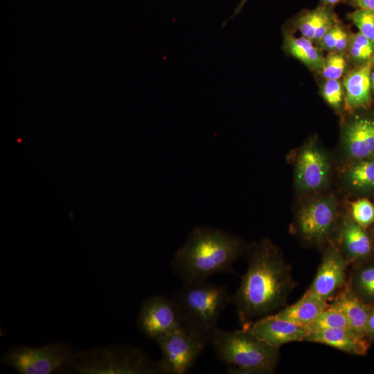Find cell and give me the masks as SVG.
<instances>
[{
	"label": "cell",
	"instance_id": "cell-1",
	"mask_svg": "<svg viewBox=\"0 0 374 374\" xmlns=\"http://www.w3.org/2000/svg\"><path fill=\"white\" fill-rule=\"evenodd\" d=\"M247 253V270L231 296L241 325L282 308L294 286L290 266L270 240L253 244Z\"/></svg>",
	"mask_w": 374,
	"mask_h": 374
},
{
	"label": "cell",
	"instance_id": "cell-2",
	"mask_svg": "<svg viewBox=\"0 0 374 374\" xmlns=\"http://www.w3.org/2000/svg\"><path fill=\"white\" fill-rule=\"evenodd\" d=\"M249 247L235 234L197 226L175 252L172 268L183 283L205 281L213 274L233 271L234 263Z\"/></svg>",
	"mask_w": 374,
	"mask_h": 374
},
{
	"label": "cell",
	"instance_id": "cell-3",
	"mask_svg": "<svg viewBox=\"0 0 374 374\" xmlns=\"http://www.w3.org/2000/svg\"><path fill=\"white\" fill-rule=\"evenodd\" d=\"M210 343L230 374L272 373L279 358V348L242 329L228 331L216 327Z\"/></svg>",
	"mask_w": 374,
	"mask_h": 374
},
{
	"label": "cell",
	"instance_id": "cell-4",
	"mask_svg": "<svg viewBox=\"0 0 374 374\" xmlns=\"http://www.w3.org/2000/svg\"><path fill=\"white\" fill-rule=\"evenodd\" d=\"M226 287L205 281L183 283L172 299L184 327L205 337L210 343L217 322L231 303Z\"/></svg>",
	"mask_w": 374,
	"mask_h": 374
},
{
	"label": "cell",
	"instance_id": "cell-5",
	"mask_svg": "<svg viewBox=\"0 0 374 374\" xmlns=\"http://www.w3.org/2000/svg\"><path fill=\"white\" fill-rule=\"evenodd\" d=\"M79 374H157V362L134 346H107L77 350L66 365Z\"/></svg>",
	"mask_w": 374,
	"mask_h": 374
},
{
	"label": "cell",
	"instance_id": "cell-6",
	"mask_svg": "<svg viewBox=\"0 0 374 374\" xmlns=\"http://www.w3.org/2000/svg\"><path fill=\"white\" fill-rule=\"evenodd\" d=\"M72 354V348L65 342L40 347L15 346L1 360L19 374H51L66 366Z\"/></svg>",
	"mask_w": 374,
	"mask_h": 374
},
{
	"label": "cell",
	"instance_id": "cell-7",
	"mask_svg": "<svg viewBox=\"0 0 374 374\" xmlns=\"http://www.w3.org/2000/svg\"><path fill=\"white\" fill-rule=\"evenodd\" d=\"M156 343L161 352V358L157 362L160 373L184 374L192 368L209 341L184 326L160 338Z\"/></svg>",
	"mask_w": 374,
	"mask_h": 374
},
{
	"label": "cell",
	"instance_id": "cell-8",
	"mask_svg": "<svg viewBox=\"0 0 374 374\" xmlns=\"http://www.w3.org/2000/svg\"><path fill=\"white\" fill-rule=\"evenodd\" d=\"M337 223L335 199L323 196L302 205L295 221L296 233L305 242L321 246L331 240Z\"/></svg>",
	"mask_w": 374,
	"mask_h": 374
},
{
	"label": "cell",
	"instance_id": "cell-9",
	"mask_svg": "<svg viewBox=\"0 0 374 374\" xmlns=\"http://www.w3.org/2000/svg\"><path fill=\"white\" fill-rule=\"evenodd\" d=\"M136 323L143 334L155 341L184 327L172 298L163 295L152 296L142 302Z\"/></svg>",
	"mask_w": 374,
	"mask_h": 374
},
{
	"label": "cell",
	"instance_id": "cell-10",
	"mask_svg": "<svg viewBox=\"0 0 374 374\" xmlns=\"http://www.w3.org/2000/svg\"><path fill=\"white\" fill-rule=\"evenodd\" d=\"M348 266L338 245L330 240L326 244L317 274L308 290L329 303L347 283Z\"/></svg>",
	"mask_w": 374,
	"mask_h": 374
},
{
	"label": "cell",
	"instance_id": "cell-11",
	"mask_svg": "<svg viewBox=\"0 0 374 374\" xmlns=\"http://www.w3.org/2000/svg\"><path fill=\"white\" fill-rule=\"evenodd\" d=\"M330 166L328 157L315 143H307L299 152L295 164V181L299 190L317 191L327 184Z\"/></svg>",
	"mask_w": 374,
	"mask_h": 374
},
{
	"label": "cell",
	"instance_id": "cell-12",
	"mask_svg": "<svg viewBox=\"0 0 374 374\" xmlns=\"http://www.w3.org/2000/svg\"><path fill=\"white\" fill-rule=\"evenodd\" d=\"M242 329L278 348L290 342L303 341L309 332L306 326L283 319L275 314L245 323L242 325Z\"/></svg>",
	"mask_w": 374,
	"mask_h": 374
},
{
	"label": "cell",
	"instance_id": "cell-13",
	"mask_svg": "<svg viewBox=\"0 0 374 374\" xmlns=\"http://www.w3.org/2000/svg\"><path fill=\"white\" fill-rule=\"evenodd\" d=\"M369 339L352 328H334L308 332L303 341L326 345L341 351L364 355L369 348Z\"/></svg>",
	"mask_w": 374,
	"mask_h": 374
},
{
	"label": "cell",
	"instance_id": "cell-14",
	"mask_svg": "<svg viewBox=\"0 0 374 374\" xmlns=\"http://www.w3.org/2000/svg\"><path fill=\"white\" fill-rule=\"evenodd\" d=\"M342 145L346 154L355 161L374 157V121L356 118L348 123Z\"/></svg>",
	"mask_w": 374,
	"mask_h": 374
},
{
	"label": "cell",
	"instance_id": "cell-15",
	"mask_svg": "<svg viewBox=\"0 0 374 374\" xmlns=\"http://www.w3.org/2000/svg\"><path fill=\"white\" fill-rule=\"evenodd\" d=\"M349 264L367 258L372 252L373 245L366 228L352 218L343 221L339 228V241L337 244Z\"/></svg>",
	"mask_w": 374,
	"mask_h": 374
},
{
	"label": "cell",
	"instance_id": "cell-16",
	"mask_svg": "<svg viewBox=\"0 0 374 374\" xmlns=\"http://www.w3.org/2000/svg\"><path fill=\"white\" fill-rule=\"evenodd\" d=\"M329 304L339 309L344 314L353 330L366 335L367 321L374 306L366 303L358 297L351 290L348 281Z\"/></svg>",
	"mask_w": 374,
	"mask_h": 374
},
{
	"label": "cell",
	"instance_id": "cell-17",
	"mask_svg": "<svg viewBox=\"0 0 374 374\" xmlns=\"http://www.w3.org/2000/svg\"><path fill=\"white\" fill-rule=\"evenodd\" d=\"M374 56L351 71L344 80L346 104L350 109L366 107L371 100V71Z\"/></svg>",
	"mask_w": 374,
	"mask_h": 374
},
{
	"label": "cell",
	"instance_id": "cell-18",
	"mask_svg": "<svg viewBox=\"0 0 374 374\" xmlns=\"http://www.w3.org/2000/svg\"><path fill=\"white\" fill-rule=\"evenodd\" d=\"M328 304V301L307 290L296 303L284 307L275 314L283 319L307 327Z\"/></svg>",
	"mask_w": 374,
	"mask_h": 374
},
{
	"label": "cell",
	"instance_id": "cell-19",
	"mask_svg": "<svg viewBox=\"0 0 374 374\" xmlns=\"http://www.w3.org/2000/svg\"><path fill=\"white\" fill-rule=\"evenodd\" d=\"M335 25L331 14L319 8L302 15L298 27L303 37L311 41H321L324 35Z\"/></svg>",
	"mask_w": 374,
	"mask_h": 374
},
{
	"label": "cell",
	"instance_id": "cell-20",
	"mask_svg": "<svg viewBox=\"0 0 374 374\" xmlns=\"http://www.w3.org/2000/svg\"><path fill=\"white\" fill-rule=\"evenodd\" d=\"M343 179L351 189L358 191L374 188V157L355 161L345 171Z\"/></svg>",
	"mask_w": 374,
	"mask_h": 374
},
{
	"label": "cell",
	"instance_id": "cell-21",
	"mask_svg": "<svg viewBox=\"0 0 374 374\" xmlns=\"http://www.w3.org/2000/svg\"><path fill=\"white\" fill-rule=\"evenodd\" d=\"M285 44L289 53L305 65L317 71H321L324 57L311 40L302 37L287 36Z\"/></svg>",
	"mask_w": 374,
	"mask_h": 374
},
{
	"label": "cell",
	"instance_id": "cell-22",
	"mask_svg": "<svg viewBox=\"0 0 374 374\" xmlns=\"http://www.w3.org/2000/svg\"><path fill=\"white\" fill-rule=\"evenodd\" d=\"M348 283L358 297L371 305L374 303V263L353 270Z\"/></svg>",
	"mask_w": 374,
	"mask_h": 374
},
{
	"label": "cell",
	"instance_id": "cell-23",
	"mask_svg": "<svg viewBox=\"0 0 374 374\" xmlns=\"http://www.w3.org/2000/svg\"><path fill=\"white\" fill-rule=\"evenodd\" d=\"M307 328L309 332L334 328H351L344 314L330 304Z\"/></svg>",
	"mask_w": 374,
	"mask_h": 374
},
{
	"label": "cell",
	"instance_id": "cell-24",
	"mask_svg": "<svg viewBox=\"0 0 374 374\" xmlns=\"http://www.w3.org/2000/svg\"><path fill=\"white\" fill-rule=\"evenodd\" d=\"M349 51L353 59L365 62L374 56V43L359 32L351 37Z\"/></svg>",
	"mask_w": 374,
	"mask_h": 374
},
{
	"label": "cell",
	"instance_id": "cell-25",
	"mask_svg": "<svg viewBox=\"0 0 374 374\" xmlns=\"http://www.w3.org/2000/svg\"><path fill=\"white\" fill-rule=\"evenodd\" d=\"M352 219L364 228L374 222V205L368 199L362 198L350 205Z\"/></svg>",
	"mask_w": 374,
	"mask_h": 374
},
{
	"label": "cell",
	"instance_id": "cell-26",
	"mask_svg": "<svg viewBox=\"0 0 374 374\" xmlns=\"http://www.w3.org/2000/svg\"><path fill=\"white\" fill-rule=\"evenodd\" d=\"M346 67V62L343 55L339 52L332 51L324 57L321 71L326 80H339L344 74Z\"/></svg>",
	"mask_w": 374,
	"mask_h": 374
},
{
	"label": "cell",
	"instance_id": "cell-27",
	"mask_svg": "<svg viewBox=\"0 0 374 374\" xmlns=\"http://www.w3.org/2000/svg\"><path fill=\"white\" fill-rule=\"evenodd\" d=\"M359 32L374 43V12L360 8L349 15Z\"/></svg>",
	"mask_w": 374,
	"mask_h": 374
},
{
	"label": "cell",
	"instance_id": "cell-28",
	"mask_svg": "<svg viewBox=\"0 0 374 374\" xmlns=\"http://www.w3.org/2000/svg\"><path fill=\"white\" fill-rule=\"evenodd\" d=\"M321 94L326 103L336 109L341 107L344 90L339 80H327L321 89Z\"/></svg>",
	"mask_w": 374,
	"mask_h": 374
},
{
	"label": "cell",
	"instance_id": "cell-29",
	"mask_svg": "<svg viewBox=\"0 0 374 374\" xmlns=\"http://www.w3.org/2000/svg\"><path fill=\"white\" fill-rule=\"evenodd\" d=\"M341 26L337 24L324 35L320 42L321 46L328 51H335V45Z\"/></svg>",
	"mask_w": 374,
	"mask_h": 374
},
{
	"label": "cell",
	"instance_id": "cell-30",
	"mask_svg": "<svg viewBox=\"0 0 374 374\" xmlns=\"http://www.w3.org/2000/svg\"><path fill=\"white\" fill-rule=\"evenodd\" d=\"M348 42L349 39L347 33L341 27L336 42L335 51L339 53L345 51L348 47Z\"/></svg>",
	"mask_w": 374,
	"mask_h": 374
},
{
	"label": "cell",
	"instance_id": "cell-31",
	"mask_svg": "<svg viewBox=\"0 0 374 374\" xmlns=\"http://www.w3.org/2000/svg\"><path fill=\"white\" fill-rule=\"evenodd\" d=\"M365 333L369 339H374V308L368 317Z\"/></svg>",
	"mask_w": 374,
	"mask_h": 374
},
{
	"label": "cell",
	"instance_id": "cell-32",
	"mask_svg": "<svg viewBox=\"0 0 374 374\" xmlns=\"http://www.w3.org/2000/svg\"><path fill=\"white\" fill-rule=\"evenodd\" d=\"M357 3L362 9L374 12V0H358Z\"/></svg>",
	"mask_w": 374,
	"mask_h": 374
},
{
	"label": "cell",
	"instance_id": "cell-33",
	"mask_svg": "<svg viewBox=\"0 0 374 374\" xmlns=\"http://www.w3.org/2000/svg\"><path fill=\"white\" fill-rule=\"evenodd\" d=\"M247 0H242L240 1V3H239V5L236 7L232 17H233L234 16H235L237 14H238V12L242 10V8H243L244 5L245 4V3L247 2Z\"/></svg>",
	"mask_w": 374,
	"mask_h": 374
},
{
	"label": "cell",
	"instance_id": "cell-34",
	"mask_svg": "<svg viewBox=\"0 0 374 374\" xmlns=\"http://www.w3.org/2000/svg\"><path fill=\"white\" fill-rule=\"evenodd\" d=\"M326 3L328 4H335L339 1L340 0H323Z\"/></svg>",
	"mask_w": 374,
	"mask_h": 374
},
{
	"label": "cell",
	"instance_id": "cell-35",
	"mask_svg": "<svg viewBox=\"0 0 374 374\" xmlns=\"http://www.w3.org/2000/svg\"><path fill=\"white\" fill-rule=\"evenodd\" d=\"M371 87L374 91V71L371 73Z\"/></svg>",
	"mask_w": 374,
	"mask_h": 374
},
{
	"label": "cell",
	"instance_id": "cell-36",
	"mask_svg": "<svg viewBox=\"0 0 374 374\" xmlns=\"http://www.w3.org/2000/svg\"><path fill=\"white\" fill-rule=\"evenodd\" d=\"M353 1H357L358 0H353Z\"/></svg>",
	"mask_w": 374,
	"mask_h": 374
}]
</instances>
